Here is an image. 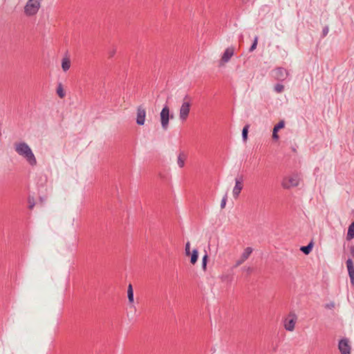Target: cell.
<instances>
[{"label": "cell", "mask_w": 354, "mask_h": 354, "mask_svg": "<svg viewBox=\"0 0 354 354\" xmlns=\"http://www.w3.org/2000/svg\"><path fill=\"white\" fill-rule=\"evenodd\" d=\"M15 151L20 155L26 159L27 161L31 165H35L36 164V159L35 156L32 152L31 150L25 143H17L15 146Z\"/></svg>", "instance_id": "6da1fadb"}, {"label": "cell", "mask_w": 354, "mask_h": 354, "mask_svg": "<svg viewBox=\"0 0 354 354\" xmlns=\"http://www.w3.org/2000/svg\"><path fill=\"white\" fill-rule=\"evenodd\" d=\"M40 8V0H29L24 8V12L28 16L35 15Z\"/></svg>", "instance_id": "7a4b0ae2"}, {"label": "cell", "mask_w": 354, "mask_h": 354, "mask_svg": "<svg viewBox=\"0 0 354 354\" xmlns=\"http://www.w3.org/2000/svg\"><path fill=\"white\" fill-rule=\"evenodd\" d=\"M191 99L188 97L185 98L183 104L181 107V112H180V117L182 120H186L189 115V111H190L191 107Z\"/></svg>", "instance_id": "3957f363"}, {"label": "cell", "mask_w": 354, "mask_h": 354, "mask_svg": "<svg viewBox=\"0 0 354 354\" xmlns=\"http://www.w3.org/2000/svg\"><path fill=\"white\" fill-rule=\"evenodd\" d=\"M299 183V178L298 175H291L290 177H288L283 180L282 186L284 188L289 189L292 187L296 186Z\"/></svg>", "instance_id": "277c9868"}, {"label": "cell", "mask_w": 354, "mask_h": 354, "mask_svg": "<svg viewBox=\"0 0 354 354\" xmlns=\"http://www.w3.org/2000/svg\"><path fill=\"white\" fill-rule=\"evenodd\" d=\"M297 320V317L295 314L293 313H291L289 316L286 317L284 321L285 328L289 331H293L295 328Z\"/></svg>", "instance_id": "5b68a950"}, {"label": "cell", "mask_w": 354, "mask_h": 354, "mask_svg": "<svg viewBox=\"0 0 354 354\" xmlns=\"http://www.w3.org/2000/svg\"><path fill=\"white\" fill-rule=\"evenodd\" d=\"M161 118L162 125H163L164 128L166 129L168 126L169 120H170V109H169L168 107H165L162 110L161 113Z\"/></svg>", "instance_id": "8992f818"}, {"label": "cell", "mask_w": 354, "mask_h": 354, "mask_svg": "<svg viewBox=\"0 0 354 354\" xmlns=\"http://www.w3.org/2000/svg\"><path fill=\"white\" fill-rule=\"evenodd\" d=\"M243 179H242L241 177H240L237 179L236 183H235V186L233 189V196L235 198H238V196L240 195L242 188H243Z\"/></svg>", "instance_id": "52a82bcc"}, {"label": "cell", "mask_w": 354, "mask_h": 354, "mask_svg": "<svg viewBox=\"0 0 354 354\" xmlns=\"http://www.w3.org/2000/svg\"><path fill=\"white\" fill-rule=\"evenodd\" d=\"M339 349L340 352L343 354H348L351 352V347L349 341L346 339L340 340L339 342Z\"/></svg>", "instance_id": "ba28073f"}, {"label": "cell", "mask_w": 354, "mask_h": 354, "mask_svg": "<svg viewBox=\"0 0 354 354\" xmlns=\"http://www.w3.org/2000/svg\"><path fill=\"white\" fill-rule=\"evenodd\" d=\"M252 252H253V249L251 248H246V250H245V251H244V252L243 254H242L241 257H240V259H239L238 260V262H237V264H235V266H236V267L237 266H239V265L242 264L244 263V262L246 261L248 258L249 257V256H250V255L251 253H252Z\"/></svg>", "instance_id": "9c48e42d"}, {"label": "cell", "mask_w": 354, "mask_h": 354, "mask_svg": "<svg viewBox=\"0 0 354 354\" xmlns=\"http://www.w3.org/2000/svg\"><path fill=\"white\" fill-rule=\"evenodd\" d=\"M233 53L234 49L232 48H229V49L226 50L221 60V65H225V63H227L230 60V58H232Z\"/></svg>", "instance_id": "30bf717a"}, {"label": "cell", "mask_w": 354, "mask_h": 354, "mask_svg": "<svg viewBox=\"0 0 354 354\" xmlns=\"http://www.w3.org/2000/svg\"><path fill=\"white\" fill-rule=\"evenodd\" d=\"M145 121V111L143 107H139L137 113V123L139 125H144Z\"/></svg>", "instance_id": "8fae6325"}, {"label": "cell", "mask_w": 354, "mask_h": 354, "mask_svg": "<svg viewBox=\"0 0 354 354\" xmlns=\"http://www.w3.org/2000/svg\"><path fill=\"white\" fill-rule=\"evenodd\" d=\"M284 125H284V121H280V122L275 127V128H274V129H273V138L274 140L275 141L277 140L278 139V132H279L281 129L284 128Z\"/></svg>", "instance_id": "7c38bea8"}, {"label": "cell", "mask_w": 354, "mask_h": 354, "mask_svg": "<svg viewBox=\"0 0 354 354\" xmlns=\"http://www.w3.org/2000/svg\"><path fill=\"white\" fill-rule=\"evenodd\" d=\"M347 267H348L349 274V276H350L351 282H352L353 284H354V268L353 262L351 259H349L347 261Z\"/></svg>", "instance_id": "4fadbf2b"}, {"label": "cell", "mask_w": 354, "mask_h": 354, "mask_svg": "<svg viewBox=\"0 0 354 354\" xmlns=\"http://www.w3.org/2000/svg\"><path fill=\"white\" fill-rule=\"evenodd\" d=\"M186 159V155L184 152L180 153L179 158H178V163L180 168H183L185 165V161Z\"/></svg>", "instance_id": "5bb4252c"}, {"label": "cell", "mask_w": 354, "mask_h": 354, "mask_svg": "<svg viewBox=\"0 0 354 354\" xmlns=\"http://www.w3.org/2000/svg\"><path fill=\"white\" fill-rule=\"evenodd\" d=\"M62 68L64 69V71H67L68 70V68H70V66H71V62L70 60L68 59V58H65L63 59L62 60Z\"/></svg>", "instance_id": "9a60e30c"}, {"label": "cell", "mask_w": 354, "mask_h": 354, "mask_svg": "<svg viewBox=\"0 0 354 354\" xmlns=\"http://www.w3.org/2000/svg\"><path fill=\"white\" fill-rule=\"evenodd\" d=\"M354 238V222L350 225L349 228L348 234H347V239L348 240H351Z\"/></svg>", "instance_id": "2e32d148"}, {"label": "cell", "mask_w": 354, "mask_h": 354, "mask_svg": "<svg viewBox=\"0 0 354 354\" xmlns=\"http://www.w3.org/2000/svg\"><path fill=\"white\" fill-rule=\"evenodd\" d=\"M57 93H58V94L59 96H60V98H63L64 97H65V89H64L63 86L61 84H59L58 88H57Z\"/></svg>", "instance_id": "e0dca14e"}, {"label": "cell", "mask_w": 354, "mask_h": 354, "mask_svg": "<svg viewBox=\"0 0 354 354\" xmlns=\"http://www.w3.org/2000/svg\"><path fill=\"white\" fill-rule=\"evenodd\" d=\"M313 247V242H311V243H310L308 246H306V247L301 248V250L303 251V252L306 255H308L310 252V251H311Z\"/></svg>", "instance_id": "ac0fdd59"}, {"label": "cell", "mask_w": 354, "mask_h": 354, "mask_svg": "<svg viewBox=\"0 0 354 354\" xmlns=\"http://www.w3.org/2000/svg\"><path fill=\"white\" fill-rule=\"evenodd\" d=\"M198 257V251L195 250L193 251L192 255V257H191V262H192V264L193 265L195 264L196 261H197Z\"/></svg>", "instance_id": "d6986e66"}, {"label": "cell", "mask_w": 354, "mask_h": 354, "mask_svg": "<svg viewBox=\"0 0 354 354\" xmlns=\"http://www.w3.org/2000/svg\"><path fill=\"white\" fill-rule=\"evenodd\" d=\"M248 134V126H246L243 129V132H242L243 139H244V141H247Z\"/></svg>", "instance_id": "ffe728a7"}, {"label": "cell", "mask_w": 354, "mask_h": 354, "mask_svg": "<svg viewBox=\"0 0 354 354\" xmlns=\"http://www.w3.org/2000/svg\"><path fill=\"white\" fill-rule=\"evenodd\" d=\"M275 89L276 91H277V92L280 93V92H282V91H284V86L281 85V84H277V85L275 86Z\"/></svg>", "instance_id": "44dd1931"}, {"label": "cell", "mask_w": 354, "mask_h": 354, "mask_svg": "<svg viewBox=\"0 0 354 354\" xmlns=\"http://www.w3.org/2000/svg\"><path fill=\"white\" fill-rule=\"evenodd\" d=\"M207 264V255H205L204 257V260H203V268H204V271L206 270Z\"/></svg>", "instance_id": "7402d4cb"}, {"label": "cell", "mask_w": 354, "mask_h": 354, "mask_svg": "<svg viewBox=\"0 0 354 354\" xmlns=\"http://www.w3.org/2000/svg\"><path fill=\"white\" fill-rule=\"evenodd\" d=\"M257 43H258L257 38H255V40H254V42H253V44L252 45V47H251L250 49V51H253L255 49H256L257 46Z\"/></svg>", "instance_id": "603a6c76"}, {"label": "cell", "mask_w": 354, "mask_h": 354, "mask_svg": "<svg viewBox=\"0 0 354 354\" xmlns=\"http://www.w3.org/2000/svg\"><path fill=\"white\" fill-rule=\"evenodd\" d=\"M226 201H227V196H225L223 198V200H222V202H221V208H224L225 207V204H226Z\"/></svg>", "instance_id": "cb8c5ba5"}, {"label": "cell", "mask_w": 354, "mask_h": 354, "mask_svg": "<svg viewBox=\"0 0 354 354\" xmlns=\"http://www.w3.org/2000/svg\"><path fill=\"white\" fill-rule=\"evenodd\" d=\"M189 248H190V244H189V242H188L186 244V255L189 256V255H190V252H189Z\"/></svg>", "instance_id": "d4e9b609"}, {"label": "cell", "mask_w": 354, "mask_h": 354, "mask_svg": "<svg viewBox=\"0 0 354 354\" xmlns=\"http://www.w3.org/2000/svg\"><path fill=\"white\" fill-rule=\"evenodd\" d=\"M129 299L131 300H132V299H133V291H132V289L131 286H130L129 289Z\"/></svg>", "instance_id": "484cf974"}]
</instances>
